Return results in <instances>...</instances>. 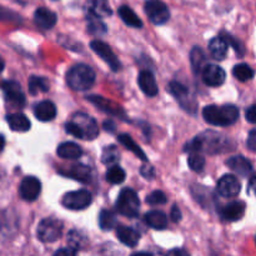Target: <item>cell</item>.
Instances as JSON below:
<instances>
[{"instance_id":"cell-1","label":"cell","mask_w":256,"mask_h":256,"mask_svg":"<svg viewBox=\"0 0 256 256\" xmlns=\"http://www.w3.org/2000/svg\"><path fill=\"white\" fill-rule=\"evenodd\" d=\"M205 122L216 126H229L239 119V109L235 105H208L202 110Z\"/></svg>"},{"instance_id":"cell-2","label":"cell","mask_w":256,"mask_h":256,"mask_svg":"<svg viewBox=\"0 0 256 256\" xmlns=\"http://www.w3.org/2000/svg\"><path fill=\"white\" fill-rule=\"evenodd\" d=\"M66 82L72 90L85 92L94 85L95 72L88 65L78 64L68 72Z\"/></svg>"},{"instance_id":"cell-3","label":"cell","mask_w":256,"mask_h":256,"mask_svg":"<svg viewBox=\"0 0 256 256\" xmlns=\"http://www.w3.org/2000/svg\"><path fill=\"white\" fill-rule=\"evenodd\" d=\"M116 209L122 215L128 218L138 216L140 210V200L132 189H122L116 200Z\"/></svg>"},{"instance_id":"cell-4","label":"cell","mask_w":256,"mask_h":256,"mask_svg":"<svg viewBox=\"0 0 256 256\" xmlns=\"http://www.w3.org/2000/svg\"><path fill=\"white\" fill-rule=\"evenodd\" d=\"M38 239L42 242H54L62 234V222L54 218H46L38 225Z\"/></svg>"},{"instance_id":"cell-5","label":"cell","mask_w":256,"mask_h":256,"mask_svg":"<svg viewBox=\"0 0 256 256\" xmlns=\"http://www.w3.org/2000/svg\"><path fill=\"white\" fill-rule=\"evenodd\" d=\"M92 202V194L88 190L70 192L62 196V204L70 210H84L90 206Z\"/></svg>"},{"instance_id":"cell-6","label":"cell","mask_w":256,"mask_h":256,"mask_svg":"<svg viewBox=\"0 0 256 256\" xmlns=\"http://www.w3.org/2000/svg\"><path fill=\"white\" fill-rule=\"evenodd\" d=\"M72 122H75L80 130L82 139L84 140H94L99 135V126H98L95 119L86 114H75Z\"/></svg>"},{"instance_id":"cell-7","label":"cell","mask_w":256,"mask_h":256,"mask_svg":"<svg viewBox=\"0 0 256 256\" xmlns=\"http://www.w3.org/2000/svg\"><path fill=\"white\" fill-rule=\"evenodd\" d=\"M145 12L154 24L162 25L169 20L170 12L162 0H148L145 2Z\"/></svg>"},{"instance_id":"cell-8","label":"cell","mask_w":256,"mask_h":256,"mask_svg":"<svg viewBox=\"0 0 256 256\" xmlns=\"http://www.w3.org/2000/svg\"><path fill=\"white\" fill-rule=\"evenodd\" d=\"M90 48H92V52H94L95 54L99 55V56L109 65L110 69L114 70V72H119V59H118L116 55H115L114 52L112 50V48H110L106 42H102V40H92V42H90Z\"/></svg>"},{"instance_id":"cell-9","label":"cell","mask_w":256,"mask_h":256,"mask_svg":"<svg viewBox=\"0 0 256 256\" xmlns=\"http://www.w3.org/2000/svg\"><path fill=\"white\" fill-rule=\"evenodd\" d=\"M5 99L14 108H22L25 105V95L19 82L14 80H6L2 84Z\"/></svg>"},{"instance_id":"cell-10","label":"cell","mask_w":256,"mask_h":256,"mask_svg":"<svg viewBox=\"0 0 256 256\" xmlns=\"http://www.w3.org/2000/svg\"><path fill=\"white\" fill-rule=\"evenodd\" d=\"M42 192V182L35 176H26L22 180L19 194L25 202H34Z\"/></svg>"},{"instance_id":"cell-11","label":"cell","mask_w":256,"mask_h":256,"mask_svg":"<svg viewBox=\"0 0 256 256\" xmlns=\"http://www.w3.org/2000/svg\"><path fill=\"white\" fill-rule=\"evenodd\" d=\"M169 92H172V96L178 100V102L182 104V106L184 109H186L188 112H192L195 109V100L190 96L189 89L186 86H184L182 84L178 82H172L169 84Z\"/></svg>"},{"instance_id":"cell-12","label":"cell","mask_w":256,"mask_h":256,"mask_svg":"<svg viewBox=\"0 0 256 256\" xmlns=\"http://www.w3.org/2000/svg\"><path fill=\"white\" fill-rule=\"evenodd\" d=\"M216 190L222 198H235L239 195L242 185H240V182L236 176L226 174L218 182Z\"/></svg>"},{"instance_id":"cell-13","label":"cell","mask_w":256,"mask_h":256,"mask_svg":"<svg viewBox=\"0 0 256 256\" xmlns=\"http://www.w3.org/2000/svg\"><path fill=\"white\" fill-rule=\"evenodd\" d=\"M225 79H226V72L219 65L208 64L202 69V80L208 86H220L224 84Z\"/></svg>"},{"instance_id":"cell-14","label":"cell","mask_w":256,"mask_h":256,"mask_svg":"<svg viewBox=\"0 0 256 256\" xmlns=\"http://www.w3.org/2000/svg\"><path fill=\"white\" fill-rule=\"evenodd\" d=\"M138 82H139V86L142 89V92L145 95H148V96L154 98L159 92L156 79H155L154 74L152 72H149V70H142L140 72L139 78H138Z\"/></svg>"},{"instance_id":"cell-15","label":"cell","mask_w":256,"mask_h":256,"mask_svg":"<svg viewBox=\"0 0 256 256\" xmlns=\"http://www.w3.org/2000/svg\"><path fill=\"white\" fill-rule=\"evenodd\" d=\"M56 14L46 8H39L34 12V22L42 29H52L56 24Z\"/></svg>"},{"instance_id":"cell-16","label":"cell","mask_w":256,"mask_h":256,"mask_svg":"<svg viewBox=\"0 0 256 256\" xmlns=\"http://www.w3.org/2000/svg\"><path fill=\"white\" fill-rule=\"evenodd\" d=\"M226 165L232 170L234 172H236L238 175L242 178L249 176L252 172V165L246 158L242 156V155H238V156L230 158L226 162Z\"/></svg>"},{"instance_id":"cell-17","label":"cell","mask_w":256,"mask_h":256,"mask_svg":"<svg viewBox=\"0 0 256 256\" xmlns=\"http://www.w3.org/2000/svg\"><path fill=\"white\" fill-rule=\"evenodd\" d=\"M246 205L244 202H232L222 210V218L226 222H238L245 214Z\"/></svg>"},{"instance_id":"cell-18","label":"cell","mask_w":256,"mask_h":256,"mask_svg":"<svg viewBox=\"0 0 256 256\" xmlns=\"http://www.w3.org/2000/svg\"><path fill=\"white\" fill-rule=\"evenodd\" d=\"M34 115L40 122H50L56 116V108H55L54 102L44 100V102H40L39 104L35 105Z\"/></svg>"},{"instance_id":"cell-19","label":"cell","mask_w":256,"mask_h":256,"mask_svg":"<svg viewBox=\"0 0 256 256\" xmlns=\"http://www.w3.org/2000/svg\"><path fill=\"white\" fill-rule=\"evenodd\" d=\"M88 100H90L92 104H95L100 110L108 112V114L116 115V116H122V115H124V112H122V109L120 108V105L114 104L112 102H110V100L108 99H104L102 96L92 95V96L88 98Z\"/></svg>"},{"instance_id":"cell-20","label":"cell","mask_w":256,"mask_h":256,"mask_svg":"<svg viewBox=\"0 0 256 256\" xmlns=\"http://www.w3.org/2000/svg\"><path fill=\"white\" fill-rule=\"evenodd\" d=\"M228 44L226 39L222 36H215L209 42V52L212 56L216 60H224L228 54Z\"/></svg>"},{"instance_id":"cell-21","label":"cell","mask_w":256,"mask_h":256,"mask_svg":"<svg viewBox=\"0 0 256 256\" xmlns=\"http://www.w3.org/2000/svg\"><path fill=\"white\" fill-rule=\"evenodd\" d=\"M56 154L59 155L60 158L62 159H70V160H75L79 159L80 156L82 155V146L76 144V142H62L58 146Z\"/></svg>"},{"instance_id":"cell-22","label":"cell","mask_w":256,"mask_h":256,"mask_svg":"<svg viewBox=\"0 0 256 256\" xmlns=\"http://www.w3.org/2000/svg\"><path fill=\"white\" fill-rule=\"evenodd\" d=\"M6 122L10 129L18 132H25L30 129V120L22 112H14L6 116Z\"/></svg>"},{"instance_id":"cell-23","label":"cell","mask_w":256,"mask_h":256,"mask_svg":"<svg viewBox=\"0 0 256 256\" xmlns=\"http://www.w3.org/2000/svg\"><path fill=\"white\" fill-rule=\"evenodd\" d=\"M86 22H88V30H89L92 34L102 35L108 32L106 25H105V22L102 20V16L90 9L88 10Z\"/></svg>"},{"instance_id":"cell-24","label":"cell","mask_w":256,"mask_h":256,"mask_svg":"<svg viewBox=\"0 0 256 256\" xmlns=\"http://www.w3.org/2000/svg\"><path fill=\"white\" fill-rule=\"evenodd\" d=\"M116 236L120 242L124 245L130 248L136 246L138 242H139V234H138L136 230H134L132 228L128 226H119L116 230Z\"/></svg>"},{"instance_id":"cell-25","label":"cell","mask_w":256,"mask_h":256,"mask_svg":"<svg viewBox=\"0 0 256 256\" xmlns=\"http://www.w3.org/2000/svg\"><path fill=\"white\" fill-rule=\"evenodd\" d=\"M145 222H146L152 229L164 230L168 225V218L162 212L152 210V212H146V215H145Z\"/></svg>"},{"instance_id":"cell-26","label":"cell","mask_w":256,"mask_h":256,"mask_svg":"<svg viewBox=\"0 0 256 256\" xmlns=\"http://www.w3.org/2000/svg\"><path fill=\"white\" fill-rule=\"evenodd\" d=\"M62 174L82 182H88L90 180V168L82 164H75L68 169V172H62Z\"/></svg>"},{"instance_id":"cell-27","label":"cell","mask_w":256,"mask_h":256,"mask_svg":"<svg viewBox=\"0 0 256 256\" xmlns=\"http://www.w3.org/2000/svg\"><path fill=\"white\" fill-rule=\"evenodd\" d=\"M119 15L122 18V22L126 25L132 28H142V22L139 19L136 14H135L134 10L132 8H129L128 5H122V6L119 8Z\"/></svg>"},{"instance_id":"cell-28","label":"cell","mask_w":256,"mask_h":256,"mask_svg":"<svg viewBox=\"0 0 256 256\" xmlns=\"http://www.w3.org/2000/svg\"><path fill=\"white\" fill-rule=\"evenodd\" d=\"M118 140H119V142H122V144L124 145L128 150H130L132 152H134V154L136 155L139 159H142V162H148V158H146V155H145V152L140 149L139 145L134 142V139H132L129 134H122L119 138H118Z\"/></svg>"},{"instance_id":"cell-29","label":"cell","mask_w":256,"mask_h":256,"mask_svg":"<svg viewBox=\"0 0 256 256\" xmlns=\"http://www.w3.org/2000/svg\"><path fill=\"white\" fill-rule=\"evenodd\" d=\"M190 62H192V70H194L195 74H198L199 72H202L204 66L205 62H206V55L202 52V49L200 48H194L190 52Z\"/></svg>"},{"instance_id":"cell-30","label":"cell","mask_w":256,"mask_h":256,"mask_svg":"<svg viewBox=\"0 0 256 256\" xmlns=\"http://www.w3.org/2000/svg\"><path fill=\"white\" fill-rule=\"evenodd\" d=\"M118 224L116 216L110 210H102L99 214V225L102 230L109 232V230L114 229Z\"/></svg>"},{"instance_id":"cell-31","label":"cell","mask_w":256,"mask_h":256,"mask_svg":"<svg viewBox=\"0 0 256 256\" xmlns=\"http://www.w3.org/2000/svg\"><path fill=\"white\" fill-rule=\"evenodd\" d=\"M49 90V84L46 79L40 76H32L29 79V92L30 94L36 95L39 92H46Z\"/></svg>"},{"instance_id":"cell-32","label":"cell","mask_w":256,"mask_h":256,"mask_svg":"<svg viewBox=\"0 0 256 256\" xmlns=\"http://www.w3.org/2000/svg\"><path fill=\"white\" fill-rule=\"evenodd\" d=\"M232 75L239 82H248V80H252L254 78V70L248 64H238L232 69Z\"/></svg>"},{"instance_id":"cell-33","label":"cell","mask_w":256,"mask_h":256,"mask_svg":"<svg viewBox=\"0 0 256 256\" xmlns=\"http://www.w3.org/2000/svg\"><path fill=\"white\" fill-rule=\"evenodd\" d=\"M125 178H126V174L118 165H114V166L110 168L106 172V180L110 184H122V182H124Z\"/></svg>"},{"instance_id":"cell-34","label":"cell","mask_w":256,"mask_h":256,"mask_svg":"<svg viewBox=\"0 0 256 256\" xmlns=\"http://www.w3.org/2000/svg\"><path fill=\"white\" fill-rule=\"evenodd\" d=\"M89 9L96 12L102 18L112 15V10H110V6L106 0H92V6Z\"/></svg>"},{"instance_id":"cell-35","label":"cell","mask_w":256,"mask_h":256,"mask_svg":"<svg viewBox=\"0 0 256 256\" xmlns=\"http://www.w3.org/2000/svg\"><path fill=\"white\" fill-rule=\"evenodd\" d=\"M188 164H189V168L192 172H202V169L205 166V158L202 155H200L199 152H192L188 158Z\"/></svg>"},{"instance_id":"cell-36","label":"cell","mask_w":256,"mask_h":256,"mask_svg":"<svg viewBox=\"0 0 256 256\" xmlns=\"http://www.w3.org/2000/svg\"><path fill=\"white\" fill-rule=\"evenodd\" d=\"M102 160L104 164L112 165L114 162H116L119 160V152H118L116 148L114 145H110V146H106L102 152Z\"/></svg>"},{"instance_id":"cell-37","label":"cell","mask_w":256,"mask_h":256,"mask_svg":"<svg viewBox=\"0 0 256 256\" xmlns=\"http://www.w3.org/2000/svg\"><path fill=\"white\" fill-rule=\"evenodd\" d=\"M146 202L149 205H162L166 202V195L162 190H155L152 194L148 195Z\"/></svg>"},{"instance_id":"cell-38","label":"cell","mask_w":256,"mask_h":256,"mask_svg":"<svg viewBox=\"0 0 256 256\" xmlns=\"http://www.w3.org/2000/svg\"><path fill=\"white\" fill-rule=\"evenodd\" d=\"M248 149L250 150V152H256V129L252 130V132H249V138H248Z\"/></svg>"},{"instance_id":"cell-39","label":"cell","mask_w":256,"mask_h":256,"mask_svg":"<svg viewBox=\"0 0 256 256\" xmlns=\"http://www.w3.org/2000/svg\"><path fill=\"white\" fill-rule=\"evenodd\" d=\"M225 39H226L228 44H230L235 50H236V52H239L240 55L244 54V49H242V46L240 45V42H236V40H235L232 35H226V36H225Z\"/></svg>"},{"instance_id":"cell-40","label":"cell","mask_w":256,"mask_h":256,"mask_svg":"<svg viewBox=\"0 0 256 256\" xmlns=\"http://www.w3.org/2000/svg\"><path fill=\"white\" fill-rule=\"evenodd\" d=\"M245 116H246V120L250 124H256V104L249 106V109L245 112Z\"/></svg>"},{"instance_id":"cell-41","label":"cell","mask_w":256,"mask_h":256,"mask_svg":"<svg viewBox=\"0 0 256 256\" xmlns=\"http://www.w3.org/2000/svg\"><path fill=\"white\" fill-rule=\"evenodd\" d=\"M170 219L174 222H179L182 220V212H180L179 208L176 205L172 208V212H170Z\"/></svg>"},{"instance_id":"cell-42","label":"cell","mask_w":256,"mask_h":256,"mask_svg":"<svg viewBox=\"0 0 256 256\" xmlns=\"http://www.w3.org/2000/svg\"><path fill=\"white\" fill-rule=\"evenodd\" d=\"M140 172H142V176L146 178V179H154L155 176L154 169H152V166H142V170H140Z\"/></svg>"},{"instance_id":"cell-43","label":"cell","mask_w":256,"mask_h":256,"mask_svg":"<svg viewBox=\"0 0 256 256\" xmlns=\"http://www.w3.org/2000/svg\"><path fill=\"white\" fill-rule=\"evenodd\" d=\"M78 250L74 249V248L69 246V248H65V249H62V250H58L56 252H55V255H76Z\"/></svg>"},{"instance_id":"cell-44","label":"cell","mask_w":256,"mask_h":256,"mask_svg":"<svg viewBox=\"0 0 256 256\" xmlns=\"http://www.w3.org/2000/svg\"><path fill=\"white\" fill-rule=\"evenodd\" d=\"M249 188H250V190H252V192H254V194L256 195V176L252 178V179L250 180Z\"/></svg>"},{"instance_id":"cell-45","label":"cell","mask_w":256,"mask_h":256,"mask_svg":"<svg viewBox=\"0 0 256 256\" xmlns=\"http://www.w3.org/2000/svg\"><path fill=\"white\" fill-rule=\"evenodd\" d=\"M4 146H5V138L0 134V152L4 150Z\"/></svg>"},{"instance_id":"cell-46","label":"cell","mask_w":256,"mask_h":256,"mask_svg":"<svg viewBox=\"0 0 256 256\" xmlns=\"http://www.w3.org/2000/svg\"><path fill=\"white\" fill-rule=\"evenodd\" d=\"M170 254H186V252H182V250H172Z\"/></svg>"},{"instance_id":"cell-47","label":"cell","mask_w":256,"mask_h":256,"mask_svg":"<svg viewBox=\"0 0 256 256\" xmlns=\"http://www.w3.org/2000/svg\"><path fill=\"white\" fill-rule=\"evenodd\" d=\"M4 66H5L4 60H2V56H0V72H2V70H4Z\"/></svg>"},{"instance_id":"cell-48","label":"cell","mask_w":256,"mask_h":256,"mask_svg":"<svg viewBox=\"0 0 256 256\" xmlns=\"http://www.w3.org/2000/svg\"><path fill=\"white\" fill-rule=\"evenodd\" d=\"M255 244H256V236H255Z\"/></svg>"}]
</instances>
